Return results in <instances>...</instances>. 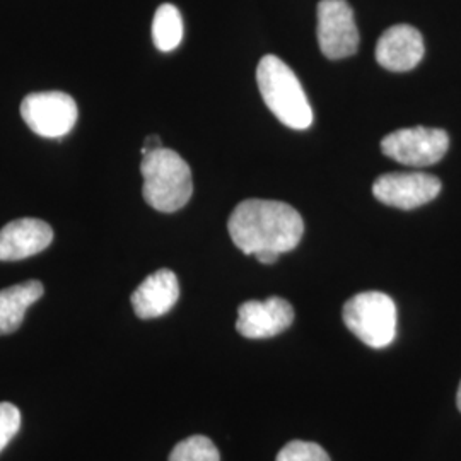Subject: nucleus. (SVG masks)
I'll list each match as a JSON object with an SVG mask.
<instances>
[{
	"mask_svg": "<svg viewBox=\"0 0 461 461\" xmlns=\"http://www.w3.org/2000/svg\"><path fill=\"white\" fill-rule=\"evenodd\" d=\"M230 240L245 255L262 251L287 253L301 243L304 222L294 207L277 200L248 198L228 222Z\"/></svg>",
	"mask_w": 461,
	"mask_h": 461,
	"instance_id": "obj_1",
	"label": "nucleus"
},
{
	"mask_svg": "<svg viewBox=\"0 0 461 461\" xmlns=\"http://www.w3.org/2000/svg\"><path fill=\"white\" fill-rule=\"evenodd\" d=\"M142 194L149 205L159 212H176L194 194L192 169L182 156L171 149L150 150L142 158Z\"/></svg>",
	"mask_w": 461,
	"mask_h": 461,
	"instance_id": "obj_2",
	"label": "nucleus"
},
{
	"mask_svg": "<svg viewBox=\"0 0 461 461\" xmlns=\"http://www.w3.org/2000/svg\"><path fill=\"white\" fill-rule=\"evenodd\" d=\"M257 83L265 104L285 127L306 131L313 123V110L293 68L279 57L267 55L257 68Z\"/></svg>",
	"mask_w": 461,
	"mask_h": 461,
	"instance_id": "obj_3",
	"label": "nucleus"
},
{
	"mask_svg": "<svg viewBox=\"0 0 461 461\" xmlns=\"http://www.w3.org/2000/svg\"><path fill=\"white\" fill-rule=\"evenodd\" d=\"M342 316L347 329L371 348H384L395 340V301L384 293L367 291L350 297Z\"/></svg>",
	"mask_w": 461,
	"mask_h": 461,
	"instance_id": "obj_4",
	"label": "nucleus"
},
{
	"mask_svg": "<svg viewBox=\"0 0 461 461\" xmlns=\"http://www.w3.org/2000/svg\"><path fill=\"white\" fill-rule=\"evenodd\" d=\"M21 116L40 137L60 139L74 129L79 110L74 98L67 93L49 91L33 93L23 99Z\"/></svg>",
	"mask_w": 461,
	"mask_h": 461,
	"instance_id": "obj_5",
	"label": "nucleus"
},
{
	"mask_svg": "<svg viewBox=\"0 0 461 461\" xmlns=\"http://www.w3.org/2000/svg\"><path fill=\"white\" fill-rule=\"evenodd\" d=\"M449 148V137L441 129L412 127L400 129L381 140V150L386 158L400 165L430 166L439 163Z\"/></svg>",
	"mask_w": 461,
	"mask_h": 461,
	"instance_id": "obj_6",
	"label": "nucleus"
},
{
	"mask_svg": "<svg viewBox=\"0 0 461 461\" xmlns=\"http://www.w3.org/2000/svg\"><path fill=\"white\" fill-rule=\"evenodd\" d=\"M318 43L330 60H340L359 49V30L347 0H321L318 4Z\"/></svg>",
	"mask_w": 461,
	"mask_h": 461,
	"instance_id": "obj_7",
	"label": "nucleus"
},
{
	"mask_svg": "<svg viewBox=\"0 0 461 461\" xmlns=\"http://www.w3.org/2000/svg\"><path fill=\"white\" fill-rule=\"evenodd\" d=\"M441 188V182L428 173H388L375 182L373 194L384 205L412 211L432 202Z\"/></svg>",
	"mask_w": 461,
	"mask_h": 461,
	"instance_id": "obj_8",
	"label": "nucleus"
},
{
	"mask_svg": "<svg viewBox=\"0 0 461 461\" xmlns=\"http://www.w3.org/2000/svg\"><path fill=\"white\" fill-rule=\"evenodd\" d=\"M294 321V310L282 297L267 301H247L238 310L236 330L247 339H270L289 329Z\"/></svg>",
	"mask_w": 461,
	"mask_h": 461,
	"instance_id": "obj_9",
	"label": "nucleus"
},
{
	"mask_svg": "<svg viewBox=\"0 0 461 461\" xmlns=\"http://www.w3.org/2000/svg\"><path fill=\"white\" fill-rule=\"evenodd\" d=\"M424 38L411 24H396L381 34L376 45L379 66L390 72H409L424 57Z\"/></svg>",
	"mask_w": 461,
	"mask_h": 461,
	"instance_id": "obj_10",
	"label": "nucleus"
},
{
	"mask_svg": "<svg viewBox=\"0 0 461 461\" xmlns=\"http://www.w3.org/2000/svg\"><path fill=\"white\" fill-rule=\"evenodd\" d=\"M53 230L40 219H17L0 230V262H17L51 245Z\"/></svg>",
	"mask_w": 461,
	"mask_h": 461,
	"instance_id": "obj_11",
	"label": "nucleus"
},
{
	"mask_svg": "<svg viewBox=\"0 0 461 461\" xmlns=\"http://www.w3.org/2000/svg\"><path fill=\"white\" fill-rule=\"evenodd\" d=\"M180 299V284L175 272L161 268L150 274L132 294V306L140 320H152L169 313Z\"/></svg>",
	"mask_w": 461,
	"mask_h": 461,
	"instance_id": "obj_12",
	"label": "nucleus"
},
{
	"mask_svg": "<svg viewBox=\"0 0 461 461\" xmlns=\"http://www.w3.org/2000/svg\"><path fill=\"white\" fill-rule=\"evenodd\" d=\"M43 296L40 280H26L0 291V335L16 331L26 316L28 308Z\"/></svg>",
	"mask_w": 461,
	"mask_h": 461,
	"instance_id": "obj_13",
	"label": "nucleus"
},
{
	"mask_svg": "<svg viewBox=\"0 0 461 461\" xmlns=\"http://www.w3.org/2000/svg\"><path fill=\"white\" fill-rule=\"evenodd\" d=\"M183 40V19L173 4H163L152 21V41L161 51H173Z\"/></svg>",
	"mask_w": 461,
	"mask_h": 461,
	"instance_id": "obj_14",
	"label": "nucleus"
},
{
	"mask_svg": "<svg viewBox=\"0 0 461 461\" xmlns=\"http://www.w3.org/2000/svg\"><path fill=\"white\" fill-rule=\"evenodd\" d=\"M169 461H221V456L209 438L192 436L173 447Z\"/></svg>",
	"mask_w": 461,
	"mask_h": 461,
	"instance_id": "obj_15",
	"label": "nucleus"
},
{
	"mask_svg": "<svg viewBox=\"0 0 461 461\" xmlns=\"http://www.w3.org/2000/svg\"><path fill=\"white\" fill-rule=\"evenodd\" d=\"M276 461H330L329 453L316 443L291 441L280 449Z\"/></svg>",
	"mask_w": 461,
	"mask_h": 461,
	"instance_id": "obj_16",
	"label": "nucleus"
},
{
	"mask_svg": "<svg viewBox=\"0 0 461 461\" xmlns=\"http://www.w3.org/2000/svg\"><path fill=\"white\" fill-rule=\"evenodd\" d=\"M21 429V412L13 403H0V453L9 445Z\"/></svg>",
	"mask_w": 461,
	"mask_h": 461,
	"instance_id": "obj_17",
	"label": "nucleus"
},
{
	"mask_svg": "<svg viewBox=\"0 0 461 461\" xmlns=\"http://www.w3.org/2000/svg\"><path fill=\"white\" fill-rule=\"evenodd\" d=\"M163 148L161 146V139L158 135H149L148 139L144 140V148H142V156L149 154L150 150H156V149Z\"/></svg>",
	"mask_w": 461,
	"mask_h": 461,
	"instance_id": "obj_18",
	"label": "nucleus"
},
{
	"mask_svg": "<svg viewBox=\"0 0 461 461\" xmlns=\"http://www.w3.org/2000/svg\"><path fill=\"white\" fill-rule=\"evenodd\" d=\"M255 257L260 264L272 265L279 260L280 255L279 253H274V251H262V253H257Z\"/></svg>",
	"mask_w": 461,
	"mask_h": 461,
	"instance_id": "obj_19",
	"label": "nucleus"
},
{
	"mask_svg": "<svg viewBox=\"0 0 461 461\" xmlns=\"http://www.w3.org/2000/svg\"><path fill=\"white\" fill-rule=\"evenodd\" d=\"M456 405H458V409H460L461 412V383L460 388H458V395H456Z\"/></svg>",
	"mask_w": 461,
	"mask_h": 461,
	"instance_id": "obj_20",
	"label": "nucleus"
}]
</instances>
